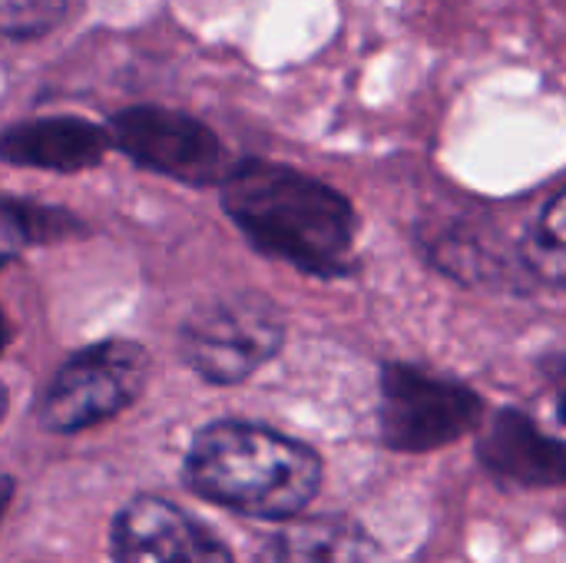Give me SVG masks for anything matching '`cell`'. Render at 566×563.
I'll list each match as a JSON object with an SVG mask.
<instances>
[{
  "label": "cell",
  "instance_id": "obj_1",
  "mask_svg": "<svg viewBox=\"0 0 566 563\" xmlns=\"http://www.w3.org/2000/svg\"><path fill=\"white\" fill-rule=\"evenodd\" d=\"M222 209L265 256L312 275H345L358 216L328 183L282 163L245 159L222 179Z\"/></svg>",
  "mask_w": 566,
  "mask_h": 563
},
{
  "label": "cell",
  "instance_id": "obj_2",
  "mask_svg": "<svg viewBox=\"0 0 566 563\" xmlns=\"http://www.w3.org/2000/svg\"><path fill=\"white\" fill-rule=\"evenodd\" d=\"M186 488L226 511L259 521H295L322 488V458L265 425L212 421L189 441Z\"/></svg>",
  "mask_w": 566,
  "mask_h": 563
},
{
  "label": "cell",
  "instance_id": "obj_3",
  "mask_svg": "<svg viewBox=\"0 0 566 563\" xmlns=\"http://www.w3.org/2000/svg\"><path fill=\"white\" fill-rule=\"evenodd\" d=\"M282 345L285 319L255 292L212 295L179 325V355L209 385H239L252 378Z\"/></svg>",
  "mask_w": 566,
  "mask_h": 563
},
{
  "label": "cell",
  "instance_id": "obj_4",
  "mask_svg": "<svg viewBox=\"0 0 566 563\" xmlns=\"http://www.w3.org/2000/svg\"><path fill=\"white\" fill-rule=\"evenodd\" d=\"M153 362L126 338L96 342L70 355L36 402V421L50 435H76L123 415L149 385Z\"/></svg>",
  "mask_w": 566,
  "mask_h": 563
},
{
  "label": "cell",
  "instance_id": "obj_5",
  "mask_svg": "<svg viewBox=\"0 0 566 563\" xmlns=\"http://www.w3.org/2000/svg\"><path fill=\"white\" fill-rule=\"evenodd\" d=\"M484 402L461 382L388 365L381 372V438L391 451L428 455L481 428Z\"/></svg>",
  "mask_w": 566,
  "mask_h": 563
},
{
  "label": "cell",
  "instance_id": "obj_6",
  "mask_svg": "<svg viewBox=\"0 0 566 563\" xmlns=\"http://www.w3.org/2000/svg\"><path fill=\"white\" fill-rule=\"evenodd\" d=\"M109 146L136 166L186 186H222L232 163L219 136L196 116L166 106L119 110L109 126Z\"/></svg>",
  "mask_w": 566,
  "mask_h": 563
},
{
  "label": "cell",
  "instance_id": "obj_7",
  "mask_svg": "<svg viewBox=\"0 0 566 563\" xmlns=\"http://www.w3.org/2000/svg\"><path fill=\"white\" fill-rule=\"evenodd\" d=\"M113 563H235L229 544L179 504L139 494L109 528Z\"/></svg>",
  "mask_w": 566,
  "mask_h": 563
},
{
  "label": "cell",
  "instance_id": "obj_8",
  "mask_svg": "<svg viewBox=\"0 0 566 563\" xmlns=\"http://www.w3.org/2000/svg\"><path fill=\"white\" fill-rule=\"evenodd\" d=\"M478 458L488 471L524 488L566 484V441L537 428L517 408H501L481 421Z\"/></svg>",
  "mask_w": 566,
  "mask_h": 563
},
{
  "label": "cell",
  "instance_id": "obj_9",
  "mask_svg": "<svg viewBox=\"0 0 566 563\" xmlns=\"http://www.w3.org/2000/svg\"><path fill=\"white\" fill-rule=\"evenodd\" d=\"M109 149V133L80 116L23 119L0 133V159L27 169L83 173L99 166Z\"/></svg>",
  "mask_w": 566,
  "mask_h": 563
},
{
  "label": "cell",
  "instance_id": "obj_10",
  "mask_svg": "<svg viewBox=\"0 0 566 563\" xmlns=\"http://www.w3.org/2000/svg\"><path fill=\"white\" fill-rule=\"evenodd\" d=\"M272 563H368V541L338 514L295 518L275 534Z\"/></svg>",
  "mask_w": 566,
  "mask_h": 563
},
{
  "label": "cell",
  "instance_id": "obj_11",
  "mask_svg": "<svg viewBox=\"0 0 566 563\" xmlns=\"http://www.w3.org/2000/svg\"><path fill=\"white\" fill-rule=\"evenodd\" d=\"M83 232V222L66 209H50L23 199H0V252L17 246H43ZM10 256V252H7Z\"/></svg>",
  "mask_w": 566,
  "mask_h": 563
},
{
  "label": "cell",
  "instance_id": "obj_12",
  "mask_svg": "<svg viewBox=\"0 0 566 563\" xmlns=\"http://www.w3.org/2000/svg\"><path fill=\"white\" fill-rule=\"evenodd\" d=\"M524 259L537 279L566 289V186L544 206Z\"/></svg>",
  "mask_w": 566,
  "mask_h": 563
},
{
  "label": "cell",
  "instance_id": "obj_13",
  "mask_svg": "<svg viewBox=\"0 0 566 563\" xmlns=\"http://www.w3.org/2000/svg\"><path fill=\"white\" fill-rule=\"evenodd\" d=\"M66 0H0V37H43L60 23Z\"/></svg>",
  "mask_w": 566,
  "mask_h": 563
},
{
  "label": "cell",
  "instance_id": "obj_14",
  "mask_svg": "<svg viewBox=\"0 0 566 563\" xmlns=\"http://www.w3.org/2000/svg\"><path fill=\"white\" fill-rule=\"evenodd\" d=\"M10 501H13V478H0V521L10 508Z\"/></svg>",
  "mask_w": 566,
  "mask_h": 563
},
{
  "label": "cell",
  "instance_id": "obj_15",
  "mask_svg": "<svg viewBox=\"0 0 566 563\" xmlns=\"http://www.w3.org/2000/svg\"><path fill=\"white\" fill-rule=\"evenodd\" d=\"M7 345H10V325H7V315L0 312V355H3Z\"/></svg>",
  "mask_w": 566,
  "mask_h": 563
},
{
  "label": "cell",
  "instance_id": "obj_16",
  "mask_svg": "<svg viewBox=\"0 0 566 563\" xmlns=\"http://www.w3.org/2000/svg\"><path fill=\"white\" fill-rule=\"evenodd\" d=\"M3 415H7V388L0 385V421H3Z\"/></svg>",
  "mask_w": 566,
  "mask_h": 563
},
{
  "label": "cell",
  "instance_id": "obj_17",
  "mask_svg": "<svg viewBox=\"0 0 566 563\" xmlns=\"http://www.w3.org/2000/svg\"><path fill=\"white\" fill-rule=\"evenodd\" d=\"M560 421L566 425V392H564V398H560Z\"/></svg>",
  "mask_w": 566,
  "mask_h": 563
},
{
  "label": "cell",
  "instance_id": "obj_18",
  "mask_svg": "<svg viewBox=\"0 0 566 563\" xmlns=\"http://www.w3.org/2000/svg\"><path fill=\"white\" fill-rule=\"evenodd\" d=\"M10 259H13V256H7V252H0V269H3V265H7Z\"/></svg>",
  "mask_w": 566,
  "mask_h": 563
}]
</instances>
